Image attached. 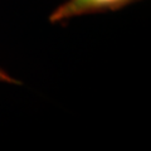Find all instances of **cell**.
Returning <instances> with one entry per match:
<instances>
[{
    "label": "cell",
    "mask_w": 151,
    "mask_h": 151,
    "mask_svg": "<svg viewBox=\"0 0 151 151\" xmlns=\"http://www.w3.org/2000/svg\"><path fill=\"white\" fill-rule=\"evenodd\" d=\"M119 1L121 0H69L67 4H64L57 12H54L52 15V20H60V19L92 10V9L112 5Z\"/></svg>",
    "instance_id": "cell-1"
},
{
    "label": "cell",
    "mask_w": 151,
    "mask_h": 151,
    "mask_svg": "<svg viewBox=\"0 0 151 151\" xmlns=\"http://www.w3.org/2000/svg\"><path fill=\"white\" fill-rule=\"evenodd\" d=\"M0 81L1 82H15V79H13L12 77H9V76L5 73V72H3L1 69H0Z\"/></svg>",
    "instance_id": "cell-2"
}]
</instances>
